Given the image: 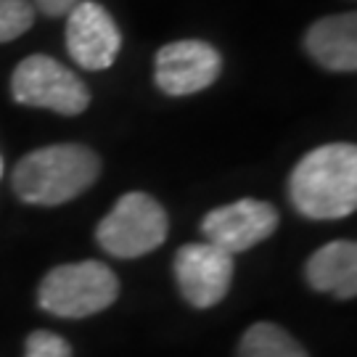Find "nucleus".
<instances>
[{
    "mask_svg": "<svg viewBox=\"0 0 357 357\" xmlns=\"http://www.w3.org/2000/svg\"><path fill=\"white\" fill-rule=\"evenodd\" d=\"M294 209L310 220H342L357 209V149L328 143L299 159L289 178Z\"/></svg>",
    "mask_w": 357,
    "mask_h": 357,
    "instance_id": "f257e3e1",
    "label": "nucleus"
},
{
    "mask_svg": "<svg viewBox=\"0 0 357 357\" xmlns=\"http://www.w3.org/2000/svg\"><path fill=\"white\" fill-rule=\"evenodd\" d=\"M0 175H3V159H0Z\"/></svg>",
    "mask_w": 357,
    "mask_h": 357,
    "instance_id": "dca6fc26",
    "label": "nucleus"
},
{
    "mask_svg": "<svg viewBox=\"0 0 357 357\" xmlns=\"http://www.w3.org/2000/svg\"><path fill=\"white\" fill-rule=\"evenodd\" d=\"M305 51L315 64L328 72H355L357 16L349 11L315 22L305 35Z\"/></svg>",
    "mask_w": 357,
    "mask_h": 357,
    "instance_id": "9d476101",
    "label": "nucleus"
},
{
    "mask_svg": "<svg viewBox=\"0 0 357 357\" xmlns=\"http://www.w3.org/2000/svg\"><path fill=\"white\" fill-rule=\"evenodd\" d=\"M119 296V281L103 262L85 259L53 268L40 283L38 302L45 312L59 318H88Z\"/></svg>",
    "mask_w": 357,
    "mask_h": 357,
    "instance_id": "7ed1b4c3",
    "label": "nucleus"
},
{
    "mask_svg": "<svg viewBox=\"0 0 357 357\" xmlns=\"http://www.w3.org/2000/svg\"><path fill=\"white\" fill-rule=\"evenodd\" d=\"M24 357H72V347L66 344L59 333L35 331L26 339Z\"/></svg>",
    "mask_w": 357,
    "mask_h": 357,
    "instance_id": "4468645a",
    "label": "nucleus"
},
{
    "mask_svg": "<svg viewBox=\"0 0 357 357\" xmlns=\"http://www.w3.org/2000/svg\"><path fill=\"white\" fill-rule=\"evenodd\" d=\"M169 220L165 206L141 191L125 193L96 228V241L106 255L135 259L159 249L167 238Z\"/></svg>",
    "mask_w": 357,
    "mask_h": 357,
    "instance_id": "20e7f679",
    "label": "nucleus"
},
{
    "mask_svg": "<svg viewBox=\"0 0 357 357\" xmlns=\"http://www.w3.org/2000/svg\"><path fill=\"white\" fill-rule=\"evenodd\" d=\"M153 82L167 96H193L206 90L222 69V56L204 40L167 43L153 61Z\"/></svg>",
    "mask_w": 357,
    "mask_h": 357,
    "instance_id": "0eeeda50",
    "label": "nucleus"
},
{
    "mask_svg": "<svg viewBox=\"0 0 357 357\" xmlns=\"http://www.w3.org/2000/svg\"><path fill=\"white\" fill-rule=\"evenodd\" d=\"M66 16V51L72 61L90 72H101L114 64L122 48V35L112 13L101 3L82 0Z\"/></svg>",
    "mask_w": 357,
    "mask_h": 357,
    "instance_id": "1a4fd4ad",
    "label": "nucleus"
},
{
    "mask_svg": "<svg viewBox=\"0 0 357 357\" xmlns=\"http://www.w3.org/2000/svg\"><path fill=\"white\" fill-rule=\"evenodd\" d=\"M13 98L24 106L48 109L56 114H82L90 103L88 85L79 77L59 64L51 56H29L16 66L11 77Z\"/></svg>",
    "mask_w": 357,
    "mask_h": 357,
    "instance_id": "39448f33",
    "label": "nucleus"
},
{
    "mask_svg": "<svg viewBox=\"0 0 357 357\" xmlns=\"http://www.w3.org/2000/svg\"><path fill=\"white\" fill-rule=\"evenodd\" d=\"M38 3V8L45 16H64V13H69L75 6H79L82 0H35Z\"/></svg>",
    "mask_w": 357,
    "mask_h": 357,
    "instance_id": "2eb2a0df",
    "label": "nucleus"
},
{
    "mask_svg": "<svg viewBox=\"0 0 357 357\" xmlns=\"http://www.w3.org/2000/svg\"><path fill=\"white\" fill-rule=\"evenodd\" d=\"M101 175V162L88 146L59 143L26 153L13 169V191L26 204L59 206L85 193Z\"/></svg>",
    "mask_w": 357,
    "mask_h": 357,
    "instance_id": "f03ea898",
    "label": "nucleus"
},
{
    "mask_svg": "<svg viewBox=\"0 0 357 357\" xmlns=\"http://www.w3.org/2000/svg\"><path fill=\"white\" fill-rule=\"evenodd\" d=\"M236 262L233 255L217 249L209 241H196L180 246L175 255V278L185 302L199 310L215 307L225 299L233 283Z\"/></svg>",
    "mask_w": 357,
    "mask_h": 357,
    "instance_id": "423d86ee",
    "label": "nucleus"
},
{
    "mask_svg": "<svg viewBox=\"0 0 357 357\" xmlns=\"http://www.w3.org/2000/svg\"><path fill=\"white\" fill-rule=\"evenodd\" d=\"M307 283L315 291H328L339 299H355L357 294V243L331 241L307 259Z\"/></svg>",
    "mask_w": 357,
    "mask_h": 357,
    "instance_id": "9b49d317",
    "label": "nucleus"
},
{
    "mask_svg": "<svg viewBox=\"0 0 357 357\" xmlns=\"http://www.w3.org/2000/svg\"><path fill=\"white\" fill-rule=\"evenodd\" d=\"M238 357H307V352L281 326L262 320L243 333Z\"/></svg>",
    "mask_w": 357,
    "mask_h": 357,
    "instance_id": "f8f14e48",
    "label": "nucleus"
},
{
    "mask_svg": "<svg viewBox=\"0 0 357 357\" xmlns=\"http://www.w3.org/2000/svg\"><path fill=\"white\" fill-rule=\"evenodd\" d=\"M35 22V6L29 0H0V43L22 38Z\"/></svg>",
    "mask_w": 357,
    "mask_h": 357,
    "instance_id": "ddd939ff",
    "label": "nucleus"
},
{
    "mask_svg": "<svg viewBox=\"0 0 357 357\" xmlns=\"http://www.w3.org/2000/svg\"><path fill=\"white\" fill-rule=\"evenodd\" d=\"M206 241L228 255H241L278 230V209L259 199H241L217 206L202 222Z\"/></svg>",
    "mask_w": 357,
    "mask_h": 357,
    "instance_id": "6e6552de",
    "label": "nucleus"
}]
</instances>
